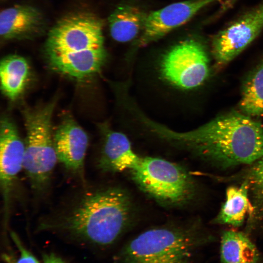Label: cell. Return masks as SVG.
Segmentation results:
<instances>
[{"label":"cell","mask_w":263,"mask_h":263,"mask_svg":"<svg viewBox=\"0 0 263 263\" xmlns=\"http://www.w3.org/2000/svg\"><path fill=\"white\" fill-rule=\"evenodd\" d=\"M220 263H262L261 252L247 233L223 232L220 245Z\"/></svg>","instance_id":"9a60e30c"},{"label":"cell","mask_w":263,"mask_h":263,"mask_svg":"<svg viewBox=\"0 0 263 263\" xmlns=\"http://www.w3.org/2000/svg\"><path fill=\"white\" fill-rule=\"evenodd\" d=\"M147 17V14L135 6H118L108 19L111 37L119 42L132 41L142 32Z\"/></svg>","instance_id":"2e32d148"},{"label":"cell","mask_w":263,"mask_h":263,"mask_svg":"<svg viewBox=\"0 0 263 263\" xmlns=\"http://www.w3.org/2000/svg\"><path fill=\"white\" fill-rule=\"evenodd\" d=\"M220 0H188L173 3L147 15L136 44L143 47L185 24L204 8Z\"/></svg>","instance_id":"30bf717a"},{"label":"cell","mask_w":263,"mask_h":263,"mask_svg":"<svg viewBox=\"0 0 263 263\" xmlns=\"http://www.w3.org/2000/svg\"><path fill=\"white\" fill-rule=\"evenodd\" d=\"M102 128L104 141L98 167L104 171L112 172L135 168L141 158L134 152L127 136L105 126Z\"/></svg>","instance_id":"5bb4252c"},{"label":"cell","mask_w":263,"mask_h":263,"mask_svg":"<svg viewBox=\"0 0 263 263\" xmlns=\"http://www.w3.org/2000/svg\"><path fill=\"white\" fill-rule=\"evenodd\" d=\"M29 74L28 63L22 56L14 55L3 58L0 62V76L4 94L11 100L18 97L26 86Z\"/></svg>","instance_id":"ac0fdd59"},{"label":"cell","mask_w":263,"mask_h":263,"mask_svg":"<svg viewBox=\"0 0 263 263\" xmlns=\"http://www.w3.org/2000/svg\"><path fill=\"white\" fill-rule=\"evenodd\" d=\"M46 55L54 70L77 79L98 73L107 56L105 48L77 52H48Z\"/></svg>","instance_id":"4fadbf2b"},{"label":"cell","mask_w":263,"mask_h":263,"mask_svg":"<svg viewBox=\"0 0 263 263\" xmlns=\"http://www.w3.org/2000/svg\"><path fill=\"white\" fill-rule=\"evenodd\" d=\"M247 181L240 187L231 186L226 191V200L214 223L234 227L241 226L247 213L253 211L248 198Z\"/></svg>","instance_id":"e0dca14e"},{"label":"cell","mask_w":263,"mask_h":263,"mask_svg":"<svg viewBox=\"0 0 263 263\" xmlns=\"http://www.w3.org/2000/svg\"><path fill=\"white\" fill-rule=\"evenodd\" d=\"M147 128L160 138L222 168L255 162L263 156V127L241 112L224 114L185 132L151 120Z\"/></svg>","instance_id":"7a4b0ae2"},{"label":"cell","mask_w":263,"mask_h":263,"mask_svg":"<svg viewBox=\"0 0 263 263\" xmlns=\"http://www.w3.org/2000/svg\"><path fill=\"white\" fill-rule=\"evenodd\" d=\"M263 31V1L216 33L211 43L217 66L222 67L245 49Z\"/></svg>","instance_id":"ba28073f"},{"label":"cell","mask_w":263,"mask_h":263,"mask_svg":"<svg viewBox=\"0 0 263 263\" xmlns=\"http://www.w3.org/2000/svg\"><path fill=\"white\" fill-rule=\"evenodd\" d=\"M131 171L138 187L164 206H184L194 196L193 179L177 164L160 158L147 157L141 158Z\"/></svg>","instance_id":"5b68a950"},{"label":"cell","mask_w":263,"mask_h":263,"mask_svg":"<svg viewBox=\"0 0 263 263\" xmlns=\"http://www.w3.org/2000/svg\"><path fill=\"white\" fill-rule=\"evenodd\" d=\"M53 138L57 161L70 173L82 178L89 141L86 132L71 117L67 116Z\"/></svg>","instance_id":"8fae6325"},{"label":"cell","mask_w":263,"mask_h":263,"mask_svg":"<svg viewBox=\"0 0 263 263\" xmlns=\"http://www.w3.org/2000/svg\"><path fill=\"white\" fill-rule=\"evenodd\" d=\"M42 263H66V262L55 254L50 253L43 255Z\"/></svg>","instance_id":"44dd1931"},{"label":"cell","mask_w":263,"mask_h":263,"mask_svg":"<svg viewBox=\"0 0 263 263\" xmlns=\"http://www.w3.org/2000/svg\"><path fill=\"white\" fill-rule=\"evenodd\" d=\"M38 225L81 245L106 248L114 244L130 221L132 203L121 188H88Z\"/></svg>","instance_id":"6da1fadb"},{"label":"cell","mask_w":263,"mask_h":263,"mask_svg":"<svg viewBox=\"0 0 263 263\" xmlns=\"http://www.w3.org/2000/svg\"><path fill=\"white\" fill-rule=\"evenodd\" d=\"M159 58L156 64L158 79L179 94L199 88L210 74L206 47L197 39L188 38L176 43Z\"/></svg>","instance_id":"8992f818"},{"label":"cell","mask_w":263,"mask_h":263,"mask_svg":"<svg viewBox=\"0 0 263 263\" xmlns=\"http://www.w3.org/2000/svg\"><path fill=\"white\" fill-rule=\"evenodd\" d=\"M45 24L43 15L37 8L16 5L0 12V37L7 40L32 38L43 33Z\"/></svg>","instance_id":"7c38bea8"},{"label":"cell","mask_w":263,"mask_h":263,"mask_svg":"<svg viewBox=\"0 0 263 263\" xmlns=\"http://www.w3.org/2000/svg\"><path fill=\"white\" fill-rule=\"evenodd\" d=\"M25 143L12 121L3 117L0 130V186L2 201V224L6 230L10 218L13 190L23 169Z\"/></svg>","instance_id":"9c48e42d"},{"label":"cell","mask_w":263,"mask_h":263,"mask_svg":"<svg viewBox=\"0 0 263 263\" xmlns=\"http://www.w3.org/2000/svg\"><path fill=\"white\" fill-rule=\"evenodd\" d=\"M104 48L102 22L86 12L71 13L58 20L49 31L45 46L46 53Z\"/></svg>","instance_id":"52a82bcc"},{"label":"cell","mask_w":263,"mask_h":263,"mask_svg":"<svg viewBox=\"0 0 263 263\" xmlns=\"http://www.w3.org/2000/svg\"><path fill=\"white\" fill-rule=\"evenodd\" d=\"M239 107L252 118L263 116V56L243 82Z\"/></svg>","instance_id":"d6986e66"},{"label":"cell","mask_w":263,"mask_h":263,"mask_svg":"<svg viewBox=\"0 0 263 263\" xmlns=\"http://www.w3.org/2000/svg\"><path fill=\"white\" fill-rule=\"evenodd\" d=\"M55 101L23 112L26 137L23 167L34 193L43 196L50 185L57 161L52 129Z\"/></svg>","instance_id":"277c9868"},{"label":"cell","mask_w":263,"mask_h":263,"mask_svg":"<svg viewBox=\"0 0 263 263\" xmlns=\"http://www.w3.org/2000/svg\"><path fill=\"white\" fill-rule=\"evenodd\" d=\"M214 240L195 226L157 227L127 243L120 258L123 263H189L195 250Z\"/></svg>","instance_id":"3957f363"},{"label":"cell","mask_w":263,"mask_h":263,"mask_svg":"<svg viewBox=\"0 0 263 263\" xmlns=\"http://www.w3.org/2000/svg\"><path fill=\"white\" fill-rule=\"evenodd\" d=\"M10 235L19 250V255L17 258L8 262V263H40L37 258L23 245L15 232L10 231Z\"/></svg>","instance_id":"ffe728a7"}]
</instances>
